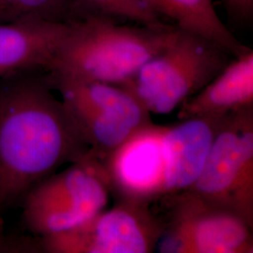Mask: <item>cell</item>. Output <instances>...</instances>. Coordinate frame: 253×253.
Returning <instances> with one entry per match:
<instances>
[{
    "label": "cell",
    "instance_id": "cell-1",
    "mask_svg": "<svg viewBox=\"0 0 253 253\" xmlns=\"http://www.w3.org/2000/svg\"><path fill=\"white\" fill-rule=\"evenodd\" d=\"M41 70L0 79V211L90 148ZM47 73V72H46Z\"/></svg>",
    "mask_w": 253,
    "mask_h": 253
},
{
    "label": "cell",
    "instance_id": "cell-2",
    "mask_svg": "<svg viewBox=\"0 0 253 253\" xmlns=\"http://www.w3.org/2000/svg\"><path fill=\"white\" fill-rule=\"evenodd\" d=\"M47 70L52 82H100L124 85L172 42L176 27H128L102 15L69 22Z\"/></svg>",
    "mask_w": 253,
    "mask_h": 253
},
{
    "label": "cell",
    "instance_id": "cell-3",
    "mask_svg": "<svg viewBox=\"0 0 253 253\" xmlns=\"http://www.w3.org/2000/svg\"><path fill=\"white\" fill-rule=\"evenodd\" d=\"M231 54L208 40L178 30L172 43L124 84L152 114L167 115L221 73Z\"/></svg>",
    "mask_w": 253,
    "mask_h": 253
},
{
    "label": "cell",
    "instance_id": "cell-4",
    "mask_svg": "<svg viewBox=\"0 0 253 253\" xmlns=\"http://www.w3.org/2000/svg\"><path fill=\"white\" fill-rule=\"evenodd\" d=\"M110 192L102 163L88 152L27 192L23 199L25 223L40 236L72 230L105 209Z\"/></svg>",
    "mask_w": 253,
    "mask_h": 253
},
{
    "label": "cell",
    "instance_id": "cell-5",
    "mask_svg": "<svg viewBox=\"0 0 253 253\" xmlns=\"http://www.w3.org/2000/svg\"><path fill=\"white\" fill-rule=\"evenodd\" d=\"M52 82V81H51ZM78 131L100 162L141 128L151 113L124 85L100 82H52Z\"/></svg>",
    "mask_w": 253,
    "mask_h": 253
},
{
    "label": "cell",
    "instance_id": "cell-6",
    "mask_svg": "<svg viewBox=\"0 0 253 253\" xmlns=\"http://www.w3.org/2000/svg\"><path fill=\"white\" fill-rule=\"evenodd\" d=\"M186 190L253 227V107L224 118L199 176Z\"/></svg>",
    "mask_w": 253,
    "mask_h": 253
},
{
    "label": "cell",
    "instance_id": "cell-7",
    "mask_svg": "<svg viewBox=\"0 0 253 253\" xmlns=\"http://www.w3.org/2000/svg\"><path fill=\"white\" fill-rule=\"evenodd\" d=\"M166 207L162 253H253V228L234 212L185 190L162 198Z\"/></svg>",
    "mask_w": 253,
    "mask_h": 253
},
{
    "label": "cell",
    "instance_id": "cell-8",
    "mask_svg": "<svg viewBox=\"0 0 253 253\" xmlns=\"http://www.w3.org/2000/svg\"><path fill=\"white\" fill-rule=\"evenodd\" d=\"M163 232V219L150 205L118 200L80 226L41 236L38 244L47 253H149Z\"/></svg>",
    "mask_w": 253,
    "mask_h": 253
},
{
    "label": "cell",
    "instance_id": "cell-9",
    "mask_svg": "<svg viewBox=\"0 0 253 253\" xmlns=\"http://www.w3.org/2000/svg\"><path fill=\"white\" fill-rule=\"evenodd\" d=\"M166 128L153 123L141 128L101 162L118 200L151 205L164 196Z\"/></svg>",
    "mask_w": 253,
    "mask_h": 253
},
{
    "label": "cell",
    "instance_id": "cell-10",
    "mask_svg": "<svg viewBox=\"0 0 253 253\" xmlns=\"http://www.w3.org/2000/svg\"><path fill=\"white\" fill-rule=\"evenodd\" d=\"M69 26L44 19L0 23V79L27 71L47 72Z\"/></svg>",
    "mask_w": 253,
    "mask_h": 253
},
{
    "label": "cell",
    "instance_id": "cell-11",
    "mask_svg": "<svg viewBox=\"0 0 253 253\" xmlns=\"http://www.w3.org/2000/svg\"><path fill=\"white\" fill-rule=\"evenodd\" d=\"M224 118H188L167 126L163 139L166 158L163 197L188 190L197 179Z\"/></svg>",
    "mask_w": 253,
    "mask_h": 253
},
{
    "label": "cell",
    "instance_id": "cell-12",
    "mask_svg": "<svg viewBox=\"0 0 253 253\" xmlns=\"http://www.w3.org/2000/svg\"><path fill=\"white\" fill-rule=\"evenodd\" d=\"M253 107V52L249 49L212 81L181 103L179 120L202 117L224 118L229 114Z\"/></svg>",
    "mask_w": 253,
    "mask_h": 253
},
{
    "label": "cell",
    "instance_id": "cell-13",
    "mask_svg": "<svg viewBox=\"0 0 253 253\" xmlns=\"http://www.w3.org/2000/svg\"><path fill=\"white\" fill-rule=\"evenodd\" d=\"M160 15L172 19L182 31L204 38L234 57L250 48L242 45L217 15L212 0H148Z\"/></svg>",
    "mask_w": 253,
    "mask_h": 253
},
{
    "label": "cell",
    "instance_id": "cell-14",
    "mask_svg": "<svg viewBox=\"0 0 253 253\" xmlns=\"http://www.w3.org/2000/svg\"><path fill=\"white\" fill-rule=\"evenodd\" d=\"M69 2L73 20L86 15H102L128 19L145 27L166 26L162 23L148 0H69Z\"/></svg>",
    "mask_w": 253,
    "mask_h": 253
},
{
    "label": "cell",
    "instance_id": "cell-15",
    "mask_svg": "<svg viewBox=\"0 0 253 253\" xmlns=\"http://www.w3.org/2000/svg\"><path fill=\"white\" fill-rule=\"evenodd\" d=\"M32 19L71 22L69 0H0V23Z\"/></svg>",
    "mask_w": 253,
    "mask_h": 253
},
{
    "label": "cell",
    "instance_id": "cell-16",
    "mask_svg": "<svg viewBox=\"0 0 253 253\" xmlns=\"http://www.w3.org/2000/svg\"><path fill=\"white\" fill-rule=\"evenodd\" d=\"M32 250H37L36 247L29 246V243L27 241H25L24 239L23 240L11 239L6 235L3 220L0 217V253H25V252H32Z\"/></svg>",
    "mask_w": 253,
    "mask_h": 253
},
{
    "label": "cell",
    "instance_id": "cell-17",
    "mask_svg": "<svg viewBox=\"0 0 253 253\" xmlns=\"http://www.w3.org/2000/svg\"><path fill=\"white\" fill-rule=\"evenodd\" d=\"M223 2L234 18L245 20L253 15V0H223Z\"/></svg>",
    "mask_w": 253,
    "mask_h": 253
}]
</instances>
